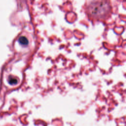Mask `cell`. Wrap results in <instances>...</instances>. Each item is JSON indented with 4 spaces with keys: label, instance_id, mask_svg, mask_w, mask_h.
<instances>
[{
    "label": "cell",
    "instance_id": "6da1fadb",
    "mask_svg": "<svg viewBox=\"0 0 126 126\" xmlns=\"http://www.w3.org/2000/svg\"><path fill=\"white\" fill-rule=\"evenodd\" d=\"M86 12L92 19L104 20L110 15L111 7L107 1H93L86 5Z\"/></svg>",
    "mask_w": 126,
    "mask_h": 126
},
{
    "label": "cell",
    "instance_id": "7a4b0ae2",
    "mask_svg": "<svg viewBox=\"0 0 126 126\" xmlns=\"http://www.w3.org/2000/svg\"><path fill=\"white\" fill-rule=\"evenodd\" d=\"M18 41L21 44L23 45H27V44H28V43H29V41L28 39L24 36L20 37L19 38Z\"/></svg>",
    "mask_w": 126,
    "mask_h": 126
},
{
    "label": "cell",
    "instance_id": "3957f363",
    "mask_svg": "<svg viewBox=\"0 0 126 126\" xmlns=\"http://www.w3.org/2000/svg\"><path fill=\"white\" fill-rule=\"evenodd\" d=\"M9 82L11 85H15L17 83L18 80L14 76H10L9 78Z\"/></svg>",
    "mask_w": 126,
    "mask_h": 126
}]
</instances>
